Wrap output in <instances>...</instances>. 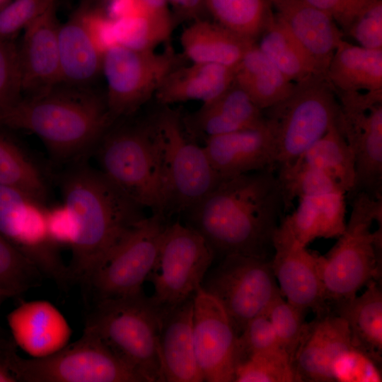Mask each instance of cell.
I'll list each match as a JSON object with an SVG mask.
<instances>
[{
  "label": "cell",
  "instance_id": "f6af8a7d",
  "mask_svg": "<svg viewBox=\"0 0 382 382\" xmlns=\"http://www.w3.org/2000/svg\"><path fill=\"white\" fill-rule=\"evenodd\" d=\"M328 14L344 35L352 22L371 0H306Z\"/></svg>",
  "mask_w": 382,
  "mask_h": 382
},
{
  "label": "cell",
  "instance_id": "7402d4cb",
  "mask_svg": "<svg viewBox=\"0 0 382 382\" xmlns=\"http://www.w3.org/2000/svg\"><path fill=\"white\" fill-rule=\"evenodd\" d=\"M6 318L16 346L32 358L45 357L59 351L69 344L72 335L62 313L45 300L23 302Z\"/></svg>",
  "mask_w": 382,
  "mask_h": 382
},
{
  "label": "cell",
  "instance_id": "f35d334b",
  "mask_svg": "<svg viewBox=\"0 0 382 382\" xmlns=\"http://www.w3.org/2000/svg\"><path fill=\"white\" fill-rule=\"evenodd\" d=\"M306 311L292 305L280 294L264 313L272 325L280 348L291 361L306 327Z\"/></svg>",
  "mask_w": 382,
  "mask_h": 382
},
{
  "label": "cell",
  "instance_id": "f1b7e54d",
  "mask_svg": "<svg viewBox=\"0 0 382 382\" xmlns=\"http://www.w3.org/2000/svg\"><path fill=\"white\" fill-rule=\"evenodd\" d=\"M255 42L207 18L191 22L180 35L183 54L191 62L233 69Z\"/></svg>",
  "mask_w": 382,
  "mask_h": 382
},
{
  "label": "cell",
  "instance_id": "d590c367",
  "mask_svg": "<svg viewBox=\"0 0 382 382\" xmlns=\"http://www.w3.org/2000/svg\"><path fill=\"white\" fill-rule=\"evenodd\" d=\"M113 21L116 44L135 50H154L158 44L167 41L174 23L151 16Z\"/></svg>",
  "mask_w": 382,
  "mask_h": 382
},
{
  "label": "cell",
  "instance_id": "ac0fdd59",
  "mask_svg": "<svg viewBox=\"0 0 382 382\" xmlns=\"http://www.w3.org/2000/svg\"><path fill=\"white\" fill-rule=\"evenodd\" d=\"M341 107L382 103V50H369L344 39L326 71Z\"/></svg>",
  "mask_w": 382,
  "mask_h": 382
},
{
  "label": "cell",
  "instance_id": "d6986e66",
  "mask_svg": "<svg viewBox=\"0 0 382 382\" xmlns=\"http://www.w3.org/2000/svg\"><path fill=\"white\" fill-rule=\"evenodd\" d=\"M340 110V127L354 158V185L348 195L361 192L381 199L382 103Z\"/></svg>",
  "mask_w": 382,
  "mask_h": 382
},
{
  "label": "cell",
  "instance_id": "83f0119b",
  "mask_svg": "<svg viewBox=\"0 0 382 382\" xmlns=\"http://www.w3.org/2000/svg\"><path fill=\"white\" fill-rule=\"evenodd\" d=\"M234 81V69L204 63L180 65L163 79L155 93L163 106L185 102L210 101L224 93Z\"/></svg>",
  "mask_w": 382,
  "mask_h": 382
},
{
  "label": "cell",
  "instance_id": "3957f363",
  "mask_svg": "<svg viewBox=\"0 0 382 382\" xmlns=\"http://www.w3.org/2000/svg\"><path fill=\"white\" fill-rule=\"evenodd\" d=\"M115 122L105 97L62 83L23 96L0 114V127L35 134L54 160L68 165L84 161Z\"/></svg>",
  "mask_w": 382,
  "mask_h": 382
},
{
  "label": "cell",
  "instance_id": "1f68e13d",
  "mask_svg": "<svg viewBox=\"0 0 382 382\" xmlns=\"http://www.w3.org/2000/svg\"><path fill=\"white\" fill-rule=\"evenodd\" d=\"M257 40L262 53L295 83L315 74H325L274 11Z\"/></svg>",
  "mask_w": 382,
  "mask_h": 382
},
{
  "label": "cell",
  "instance_id": "7dc6e473",
  "mask_svg": "<svg viewBox=\"0 0 382 382\" xmlns=\"http://www.w3.org/2000/svg\"><path fill=\"white\" fill-rule=\"evenodd\" d=\"M168 2L180 21L192 22L207 18L205 0H168Z\"/></svg>",
  "mask_w": 382,
  "mask_h": 382
},
{
  "label": "cell",
  "instance_id": "f907efd6",
  "mask_svg": "<svg viewBox=\"0 0 382 382\" xmlns=\"http://www.w3.org/2000/svg\"><path fill=\"white\" fill-rule=\"evenodd\" d=\"M13 294L10 292L9 291L5 290L4 289L0 288V307L2 304V303L10 297H13ZM2 332V329L0 327V334Z\"/></svg>",
  "mask_w": 382,
  "mask_h": 382
},
{
  "label": "cell",
  "instance_id": "44dd1931",
  "mask_svg": "<svg viewBox=\"0 0 382 382\" xmlns=\"http://www.w3.org/2000/svg\"><path fill=\"white\" fill-rule=\"evenodd\" d=\"M203 147L221 179L277 167L274 138L265 125L206 139Z\"/></svg>",
  "mask_w": 382,
  "mask_h": 382
},
{
  "label": "cell",
  "instance_id": "8d00e7d4",
  "mask_svg": "<svg viewBox=\"0 0 382 382\" xmlns=\"http://www.w3.org/2000/svg\"><path fill=\"white\" fill-rule=\"evenodd\" d=\"M233 382H296L292 361L280 348L252 355L238 364Z\"/></svg>",
  "mask_w": 382,
  "mask_h": 382
},
{
  "label": "cell",
  "instance_id": "9c48e42d",
  "mask_svg": "<svg viewBox=\"0 0 382 382\" xmlns=\"http://www.w3.org/2000/svg\"><path fill=\"white\" fill-rule=\"evenodd\" d=\"M162 151L164 211L185 213L221 180L203 146L191 139L180 114L164 106L156 114Z\"/></svg>",
  "mask_w": 382,
  "mask_h": 382
},
{
  "label": "cell",
  "instance_id": "816d5d0a",
  "mask_svg": "<svg viewBox=\"0 0 382 382\" xmlns=\"http://www.w3.org/2000/svg\"><path fill=\"white\" fill-rule=\"evenodd\" d=\"M10 0H0V7L6 4Z\"/></svg>",
  "mask_w": 382,
  "mask_h": 382
},
{
  "label": "cell",
  "instance_id": "30bf717a",
  "mask_svg": "<svg viewBox=\"0 0 382 382\" xmlns=\"http://www.w3.org/2000/svg\"><path fill=\"white\" fill-rule=\"evenodd\" d=\"M16 382H144L93 332L45 357L25 359L17 352L12 361Z\"/></svg>",
  "mask_w": 382,
  "mask_h": 382
},
{
  "label": "cell",
  "instance_id": "d4e9b609",
  "mask_svg": "<svg viewBox=\"0 0 382 382\" xmlns=\"http://www.w3.org/2000/svg\"><path fill=\"white\" fill-rule=\"evenodd\" d=\"M193 297L161 316L159 352L163 382L204 381L195 351Z\"/></svg>",
  "mask_w": 382,
  "mask_h": 382
},
{
  "label": "cell",
  "instance_id": "5b68a950",
  "mask_svg": "<svg viewBox=\"0 0 382 382\" xmlns=\"http://www.w3.org/2000/svg\"><path fill=\"white\" fill-rule=\"evenodd\" d=\"M352 212L343 233L325 255L318 269L326 301L337 305L351 300L371 281L381 279L382 199L364 192L351 195Z\"/></svg>",
  "mask_w": 382,
  "mask_h": 382
},
{
  "label": "cell",
  "instance_id": "cb8c5ba5",
  "mask_svg": "<svg viewBox=\"0 0 382 382\" xmlns=\"http://www.w3.org/2000/svg\"><path fill=\"white\" fill-rule=\"evenodd\" d=\"M285 24L326 74L344 33L335 21L306 0H267Z\"/></svg>",
  "mask_w": 382,
  "mask_h": 382
},
{
  "label": "cell",
  "instance_id": "ffe728a7",
  "mask_svg": "<svg viewBox=\"0 0 382 382\" xmlns=\"http://www.w3.org/2000/svg\"><path fill=\"white\" fill-rule=\"evenodd\" d=\"M59 25L55 2L23 30L18 46L23 96L36 95L62 83Z\"/></svg>",
  "mask_w": 382,
  "mask_h": 382
},
{
  "label": "cell",
  "instance_id": "4fadbf2b",
  "mask_svg": "<svg viewBox=\"0 0 382 382\" xmlns=\"http://www.w3.org/2000/svg\"><path fill=\"white\" fill-rule=\"evenodd\" d=\"M181 59L170 45L161 53L118 45L110 47L103 56L102 73L107 82V105L114 120L134 114L155 96L165 76L181 65Z\"/></svg>",
  "mask_w": 382,
  "mask_h": 382
},
{
  "label": "cell",
  "instance_id": "7bdbcfd3",
  "mask_svg": "<svg viewBox=\"0 0 382 382\" xmlns=\"http://www.w3.org/2000/svg\"><path fill=\"white\" fill-rule=\"evenodd\" d=\"M345 35L364 48L382 50V0H371L352 22Z\"/></svg>",
  "mask_w": 382,
  "mask_h": 382
},
{
  "label": "cell",
  "instance_id": "6da1fadb",
  "mask_svg": "<svg viewBox=\"0 0 382 382\" xmlns=\"http://www.w3.org/2000/svg\"><path fill=\"white\" fill-rule=\"evenodd\" d=\"M285 203L274 170L221 179L185 214L215 253L268 258Z\"/></svg>",
  "mask_w": 382,
  "mask_h": 382
},
{
  "label": "cell",
  "instance_id": "836d02e7",
  "mask_svg": "<svg viewBox=\"0 0 382 382\" xmlns=\"http://www.w3.org/2000/svg\"><path fill=\"white\" fill-rule=\"evenodd\" d=\"M0 186L25 192L47 204L49 183L45 173L16 141L0 132Z\"/></svg>",
  "mask_w": 382,
  "mask_h": 382
},
{
  "label": "cell",
  "instance_id": "7a4b0ae2",
  "mask_svg": "<svg viewBox=\"0 0 382 382\" xmlns=\"http://www.w3.org/2000/svg\"><path fill=\"white\" fill-rule=\"evenodd\" d=\"M59 185L76 226L69 277L71 284L83 286L99 262L146 216L142 207L85 161L69 165Z\"/></svg>",
  "mask_w": 382,
  "mask_h": 382
},
{
  "label": "cell",
  "instance_id": "e575fe53",
  "mask_svg": "<svg viewBox=\"0 0 382 382\" xmlns=\"http://www.w3.org/2000/svg\"><path fill=\"white\" fill-rule=\"evenodd\" d=\"M205 4L213 21L253 42L273 13L267 0H205Z\"/></svg>",
  "mask_w": 382,
  "mask_h": 382
},
{
  "label": "cell",
  "instance_id": "c3c4849f",
  "mask_svg": "<svg viewBox=\"0 0 382 382\" xmlns=\"http://www.w3.org/2000/svg\"><path fill=\"white\" fill-rule=\"evenodd\" d=\"M17 352L13 339L0 337V382H16L12 372V361Z\"/></svg>",
  "mask_w": 382,
  "mask_h": 382
},
{
  "label": "cell",
  "instance_id": "4316f807",
  "mask_svg": "<svg viewBox=\"0 0 382 382\" xmlns=\"http://www.w3.org/2000/svg\"><path fill=\"white\" fill-rule=\"evenodd\" d=\"M62 83L89 87L102 72L103 54L86 25L82 6L59 28Z\"/></svg>",
  "mask_w": 382,
  "mask_h": 382
},
{
  "label": "cell",
  "instance_id": "74e56055",
  "mask_svg": "<svg viewBox=\"0 0 382 382\" xmlns=\"http://www.w3.org/2000/svg\"><path fill=\"white\" fill-rule=\"evenodd\" d=\"M38 268L0 234V288L14 296L41 285Z\"/></svg>",
  "mask_w": 382,
  "mask_h": 382
},
{
  "label": "cell",
  "instance_id": "2e32d148",
  "mask_svg": "<svg viewBox=\"0 0 382 382\" xmlns=\"http://www.w3.org/2000/svg\"><path fill=\"white\" fill-rule=\"evenodd\" d=\"M193 339L204 381L233 382L237 336L221 304L202 286L193 297Z\"/></svg>",
  "mask_w": 382,
  "mask_h": 382
},
{
  "label": "cell",
  "instance_id": "9a60e30c",
  "mask_svg": "<svg viewBox=\"0 0 382 382\" xmlns=\"http://www.w3.org/2000/svg\"><path fill=\"white\" fill-rule=\"evenodd\" d=\"M359 352L342 317L328 312L317 316L307 323L293 358L296 381H342Z\"/></svg>",
  "mask_w": 382,
  "mask_h": 382
},
{
  "label": "cell",
  "instance_id": "8fae6325",
  "mask_svg": "<svg viewBox=\"0 0 382 382\" xmlns=\"http://www.w3.org/2000/svg\"><path fill=\"white\" fill-rule=\"evenodd\" d=\"M166 216L153 213L138 222L99 262L83 286L84 296L98 301L143 292L155 262Z\"/></svg>",
  "mask_w": 382,
  "mask_h": 382
},
{
  "label": "cell",
  "instance_id": "bcb514c9",
  "mask_svg": "<svg viewBox=\"0 0 382 382\" xmlns=\"http://www.w3.org/2000/svg\"><path fill=\"white\" fill-rule=\"evenodd\" d=\"M101 8L112 20L139 16H153L148 12L141 0H104Z\"/></svg>",
  "mask_w": 382,
  "mask_h": 382
},
{
  "label": "cell",
  "instance_id": "ab89813d",
  "mask_svg": "<svg viewBox=\"0 0 382 382\" xmlns=\"http://www.w3.org/2000/svg\"><path fill=\"white\" fill-rule=\"evenodd\" d=\"M56 0H10L0 7V40H14Z\"/></svg>",
  "mask_w": 382,
  "mask_h": 382
},
{
  "label": "cell",
  "instance_id": "60d3db41",
  "mask_svg": "<svg viewBox=\"0 0 382 382\" xmlns=\"http://www.w3.org/2000/svg\"><path fill=\"white\" fill-rule=\"evenodd\" d=\"M23 97L18 45L14 40H0V114Z\"/></svg>",
  "mask_w": 382,
  "mask_h": 382
},
{
  "label": "cell",
  "instance_id": "ba28073f",
  "mask_svg": "<svg viewBox=\"0 0 382 382\" xmlns=\"http://www.w3.org/2000/svg\"><path fill=\"white\" fill-rule=\"evenodd\" d=\"M214 255L206 239L193 228L179 221L166 225L146 279L154 287L149 299L161 316L195 296Z\"/></svg>",
  "mask_w": 382,
  "mask_h": 382
},
{
  "label": "cell",
  "instance_id": "f546056e",
  "mask_svg": "<svg viewBox=\"0 0 382 382\" xmlns=\"http://www.w3.org/2000/svg\"><path fill=\"white\" fill-rule=\"evenodd\" d=\"M364 292L335 305L347 323L353 347L379 366L382 361V291L371 281Z\"/></svg>",
  "mask_w": 382,
  "mask_h": 382
},
{
  "label": "cell",
  "instance_id": "b9f144b4",
  "mask_svg": "<svg viewBox=\"0 0 382 382\" xmlns=\"http://www.w3.org/2000/svg\"><path fill=\"white\" fill-rule=\"evenodd\" d=\"M277 348L280 347L270 321L265 314L258 315L237 337L236 365L253 354Z\"/></svg>",
  "mask_w": 382,
  "mask_h": 382
},
{
  "label": "cell",
  "instance_id": "681fc988",
  "mask_svg": "<svg viewBox=\"0 0 382 382\" xmlns=\"http://www.w3.org/2000/svg\"><path fill=\"white\" fill-rule=\"evenodd\" d=\"M148 12L153 16L174 21L168 0H141Z\"/></svg>",
  "mask_w": 382,
  "mask_h": 382
},
{
  "label": "cell",
  "instance_id": "4dcf8cb0",
  "mask_svg": "<svg viewBox=\"0 0 382 382\" xmlns=\"http://www.w3.org/2000/svg\"><path fill=\"white\" fill-rule=\"evenodd\" d=\"M234 82L262 110L289 96L296 84L262 53L257 42L235 67Z\"/></svg>",
  "mask_w": 382,
  "mask_h": 382
},
{
  "label": "cell",
  "instance_id": "484cf974",
  "mask_svg": "<svg viewBox=\"0 0 382 382\" xmlns=\"http://www.w3.org/2000/svg\"><path fill=\"white\" fill-rule=\"evenodd\" d=\"M345 196L337 191L301 197L296 210L280 224L303 246L318 238H338L346 228Z\"/></svg>",
  "mask_w": 382,
  "mask_h": 382
},
{
  "label": "cell",
  "instance_id": "277c9868",
  "mask_svg": "<svg viewBox=\"0 0 382 382\" xmlns=\"http://www.w3.org/2000/svg\"><path fill=\"white\" fill-rule=\"evenodd\" d=\"M94 151L99 170L114 186L143 208L164 215L162 151L156 115L134 123L115 122Z\"/></svg>",
  "mask_w": 382,
  "mask_h": 382
},
{
  "label": "cell",
  "instance_id": "7c38bea8",
  "mask_svg": "<svg viewBox=\"0 0 382 382\" xmlns=\"http://www.w3.org/2000/svg\"><path fill=\"white\" fill-rule=\"evenodd\" d=\"M202 287L221 304L237 337L281 294L271 260L241 254L224 256Z\"/></svg>",
  "mask_w": 382,
  "mask_h": 382
},
{
  "label": "cell",
  "instance_id": "8992f818",
  "mask_svg": "<svg viewBox=\"0 0 382 382\" xmlns=\"http://www.w3.org/2000/svg\"><path fill=\"white\" fill-rule=\"evenodd\" d=\"M161 316L143 292L94 301L84 328L96 334L144 382H163Z\"/></svg>",
  "mask_w": 382,
  "mask_h": 382
},
{
  "label": "cell",
  "instance_id": "52a82bcc",
  "mask_svg": "<svg viewBox=\"0 0 382 382\" xmlns=\"http://www.w3.org/2000/svg\"><path fill=\"white\" fill-rule=\"evenodd\" d=\"M277 149V168L291 164L340 119V106L325 74L296 83L291 93L263 110Z\"/></svg>",
  "mask_w": 382,
  "mask_h": 382
},
{
  "label": "cell",
  "instance_id": "e0dca14e",
  "mask_svg": "<svg viewBox=\"0 0 382 382\" xmlns=\"http://www.w3.org/2000/svg\"><path fill=\"white\" fill-rule=\"evenodd\" d=\"M272 246L271 265L282 296L317 316L328 312L318 273V255L299 244L280 224L274 233Z\"/></svg>",
  "mask_w": 382,
  "mask_h": 382
},
{
  "label": "cell",
  "instance_id": "ee69618b",
  "mask_svg": "<svg viewBox=\"0 0 382 382\" xmlns=\"http://www.w3.org/2000/svg\"><path fill=\"white\" fill-rule=\"evenodd\" d=\"M46 226L51 243L59 250L71 249L76 236L74 218L69 208L62 202L53 206L47 205Z\"/></svg>",
  "mask_w": 382,
  "mask_h": 382
},
{
  "label": "cell",
  "instance_id": "5bb4252c",
  "mask_svg": "<svg viewBox=\"0 0 382 382\" xmlns=\"http://www.w3.org/2000/svg\"><path fill=\"white\" fill-rule=\"evenodd\" d=\"M45 204L21 191L0 186V234L63 289L71 284L67 266L50 241Z\"/></svg>",
  "mask_w": 382,
  "mask_h": 382
},
{
  "label": "cell",
  "instance_id": "603a6c76",
  "mask_svg": "<svg viewBox=\"0 0 382 382\" xmlns=\"http://www.w3.org/2000/svg\"><path fill=\"white\" fill-rule=\"evenodd\" d=\"M183 123L190 137L207 138L265 125L260 109L234 81L216 98L202 107Z\"/></svg>",
  "mask_w": 382,
  "mask_h": 382
},
{
  "label": "cell",
  "instance_id": "d6a6232c",
  "mask_svg": "<svg viewBox=\"0 0 382 382\" xmlns=\"http://www.w3.org/2000/svg\"><path fill=\"white\" fill-rule=\"evenodd\" d=\"M292 163L323 172L346 194L354 187V153L339 123L333 125Z\"/></svg>",
  "mask_w": 382,
  "mask_h": 382
}]
</instances>
